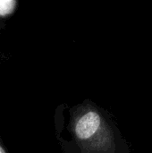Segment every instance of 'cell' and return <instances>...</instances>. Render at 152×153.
Masks as SVG:
<instances>
[{"mask_svg":"<svg viewBox=\"0 0 152 153\" xmlns=\"http://www.w3.org/2000/svg\"><path fill=\"white\" fill-rule=\"evenodd\" d=\"M100 123L99 115L94 111H90L79 119L75 127V133L80 139H88L98 131Z\"/></svg>","mask_w":152,"mask_h":153,"instance_id":"1","label":"cell"},{"mask_svg":"<svg viewBox=\"0 0 152 153\" xmlns=\"http://www.w3.org/2000/svg\"><path fill=\"white\" fill-rule=\"evenodd\" d=\"M5 27H6V23H5V22H4L2 18H0V30L5 29Z\"/></svg>","mask_w":152,"mask_h":153,"instance_id":"2","label":"cell"},{"mask_svg":"<svg viewBox=\"0 0 152 153\" xmlns=\"http://www.w3.org/2000/svg\"><path fill=\"white\" fill-rule=\"evenodd\" d=\"M0 153H5V152L3 150V148H2L1 146H0Z\"/></svg>","mask_w":152,"mask_h":153,"instance_id":"3","label":"cell"}]
</instances>
